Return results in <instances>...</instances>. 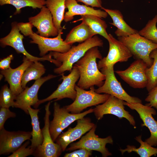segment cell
<instances>
[{
	"label": "cell",
	"mask_w": 157,
	"mask_h": 157,
	"mask_svg": "<svg viewBox=\"0 0 157 157\" xmlns=\"http://www.w3.org/2000/svg\"><path fill=\"white\" fill-rule=\"evenodd\" d=\"M46 0H0L1 6L10 4L14 6L16 8L14 15L21 12V9L26 7H30L33 9H41L45 5Z\"/></svg>",
	"instance_id": "obj_29"
},
{
	"label": "cell",
	"mask_w": 157,
	"mask_h": 157,
	"mask_svg": "<svg viewBox=\"0 0 157 157\" xmlns=\"http://www.w3.org/2000/svg\"><path fill=\"white\" fill-rule=\"evenodd\" d=\"M75 89L76 91L75 99L71 104L64 107L72 113H79L87 107L103 104L110 95L106 93H97L94 86L91 87L89 90L87 91L76 85Z\"/></svg>",
	"instance_id": "obj_4"
},
{
	"label": "cell",
	"mask_w": 157,
	"mask_h": 157,
	"mask_svg": "<svg viewBox=\"0 0 157 157\" xmlns=\"http://www.w3.org/2000/svg\"><path fill=\"white\" fill-rule=\"evenodd\" d=\"M63 79L56 90L46 98L39 100L35 108H37L41 104L55 99L56 101L65 98H68L74 101L76 97V91L75 89L76 83L79 78L80 74L78 69L73 66L70 73L65 76L63 73L60 74Z\"/></svg>",
	"instance_id": "obj_7"
},
{
	"label": "cell",
	"mask_w": 157,
	"mask_h": 157,
	"mask_svg": "<svg viewBox=\"0 0 157 157\" xmlns=\"http://www.w3.org/2000/svg\"><path fill=\"white\" fill-rule=\"evenodd\" d=\"M63 29L62 28L60 29L58 35L53 38L41 36L33 31L29 36L32 39L30 43L38 45L41 56H45L49 51L66 52L71 48L72 46L66 43L62 38Z\"/></svg>",
	"instance_id": "obj_14"
},
{
	"label": "cell",
	"mask_w": 157,
	"mask_h": 157,
	"mask_svg": "<svg viewBox=\"0 0 157 157\" xmlns=\"http://www.w3.org/2000/svg\"><path fill=\"white\" fill-rule=\"evenodd\" d=\"M77 2H81L85 5L91 6L92 7H97L101 8L102 2L101 0H76Z\"/></svg>",
	"instance_id": "obj_38"
},
{
	"label": "cell",
	"mask_w": 157,
	"mask_h": 157,
	"mask_svg": "<svg viewBox=\"0 0 157 157\" xmlns=\"http://www.w3.org/2000/svg\"><path fill=\"white\" fill-rule=\"evenodd\" d=\"M103 10L106 12L112 18L113 22L110 24L116 27L115 32L118 37H127L131 35L138 33V31L130 26L124 21L123 15L119 10L110 9L102 7Z\"/></svg>",
	"instance_id": "obj_22"
},
{
	"label": "cell",
	"mask_w": 157,
	"mask_h": 157,
	"mask_svg": "<svg viewBox=\"0 0 157 157\" xmlns=\"http://www.w3.org/2000/svg\"><path fill=\"white\" fill-rule=\"evenodd\" d=\"M16 114L11 111L8 108L1 107L0 109V130L4 128L6 120L10 117H15Z\"/></svg>",
	"instance_id": "obj_34"
},
{
	"label": "cell",
	"mask_w": 157,
	"mask_h": 157,
	"mask_svg": "<svg viewBox=\"0 0 157 157\" xmlns=\"http://www.w3.org/2000/svg\"><path fill=\"white\" fill-rule=\"evenodd\" d=\"M117 39L128 48L136 59L143 60L148 67L152 65L153 60L150 57V55L153 50L157 49V43L138 33L127 37H118Z\"/></svg>",
	"instance_id": "obj_3"
},
{
	"label": "cell",
	"mask_w": 157,
	"mask_h": 157,
	"mask_svg": "<svg viewBox=\"0 0 157 157\" xmlns=\"http://www.w3.org/2000/svg\"><path fill=\"white\" fill-rule=\"evenodd\" d=\"M17 26L20 31L25 36H29L33 32V25L30 22L17 23Z\"/></svg>",
	"instance_id": "obj_37"
},
{
	"label": "cell",
	"mask_w": 157,
	"mask_h": 157,
	"mask_svg": "<svg viewBox=\"0 0 157 157\" xmlns=\"http://www.w3.org/2000/svg\"><path fill=\"white\" fill-rule=\"evenodd\" d=\"M50 104L49 101L45 106V113L44 118V125L42 130L43 141L42 144L35 149L33 155L35 157H57L63 151L60 146L53 141L50 133L49 117L51 115L49 110Z\"/></svg>",
	"instance_id": "obj_11"
},
{
	"label": "cell",
	"mask_w": 157,
	"mask_h": 157,
	"mask_svg": "<svg viewBox=\"0 0 157 157\" xmlns=\"http://www.w3.org/2000/svg\"><path fill=\"white\" fill-rule=\"evenodd\" d=\"M102 56L98 47L88 50L84 55L75 63L74 66L78 69L80 74L77 85L88 89L92 86L100 87L104 84L105 76L99 70L96 63L97 58L101 59Z\"/></svg>",
	"instance_id": "obj_1"
},
{
	"label": "cell",
	"mask_w": 157,
	"mask_h": 157,
	"mask_svg": "<svg viewBox=\"0 0 157 157\" xmlns=\"http://www.w3.org/2000/svg\"><path fill=\"white\" fill-rule=\"evenodd\" d=\"M53 107V118L50 122L49 131L54 142L62 131L71 124L94 112V109L91 108L79 113H70L64 107H60L56 102L54 103Z\"/></svg>",
	"instance_id": "obj_5"
},
{
	"label": "cell",
	"mask_w": 157,
	"mask_h": 157,
	"mask_svg": "<svg viewBox=\"0 0 157 157\" xmlns=\"http://www.w3.org/2000/svg\"><path fill=\"white\" fill-rule=\"evenodd\" d=\"M148 67L142 60L136 59L126 69L117 70L115 73L124 82L134 88H146L148 83V78L146 70Z\"/></svg>",
	"instance_id": "obj_9"
},
{
	"label": "cell",
	"mask_w": 157,
	"mask_h": 157,
	"mask_svg": "<svg viewBox=\"0 0 157 157\" xmlns=\"http://www.w3.org/2000/svg\"><path fill=\"white\" fill-rule=\"evenodd\" d=\"M124 101L110 95L108 99L101 105H98L94 109L96 119L99 120L106 114H112L119 119L124 118L130 124L135 128V122L133 117L124 109Z\"/></svg>",
	"instance_id": "obj_12"
},
{
	"label": "cell",
	"mask_w": 157,
	"mask_h": 157,
	"mask_svg": "<svg viewBox=\"0 0 157 157\" xmlns=\"http://www.w3.org/2000/svg\"><path fill=\"white\" fill-rule=\"evenodd\" d=\"M65 5L68 11L65 13L63 20L66 22L72 20L76 15H92L105 18L108 15L103 10L95 9L92 7L80 4L76 0H65Z\"/></svg>",
	"instance_id": "obj_21"
},
{
	"label": "cell",
	"mask_w": 157,
	"mask_h": 157,
	"mask_svg": "<svg viewBox=\"0 0 157 157\" xmlns=\"http://www.w3.org/2000/svg\"><path fill=\"white\" fill-rule=\"evenodd\" d=\"M40 9L38 14L28 18L29 22L37 28L40 36L47 38L57 36L59 31L54 26L50 11L45 6Z\"/></svg>",
	"instance_id": "obj_19"
},
{
	"label": "cell",
	"mask_w": 157,
	"mask_h": 157,
	"mask_svg": "<svg viewBox=\"0 0 157 157\" xmlns=\"http://www.w3.org/2000/svg\"><path fill=\"white\" fill-rule=\"evenodd\" d=\"M77 124L74 127H69L66 132L61 134L56 141L61 147L63 151L72 142L79 139L95 125L88 117H83L76 120Z\"/></svg>",
	"instance_id": "obj_18"
},
{
	"label": "cell",
	"mask_w": 157,
	"mask_h": 157,
	"mask_svg": "<svg viewBox=\"0 0 157 157\" xmlns=\"http://www.w3.org/2000/svg\"><path fill=\"white\" fill-rule=\"evenodd\" d=\"M23 61L21 65L15 69L10 67L1 71V74L5 78V80L9 84L10 88L16 96L24 90L21 85L23 75L26 69L33 62L25 56L23 57Z\"/></svg>",
	"instance_id": "obj_20"
},
{
	"label": "cell",
	"mask_w": 157,
	"mask_h": 157,
	"mask_svg": "<svg viewBox=\"0 0 157 157\" xmlns=\"http://www.w3.org/2000/svg\"><path fill=\"white\" fill-rule=\"evenodd\" d=\"M57 76L49 74L47 76L36 80L30 87H26L21 93L16 96L14 107L20 108L26 114H29L28 108L31 106L35 108L39 100L38 94L40 87L45 82Z\"/></svg>",
	"instance_id": "obj_16"
},
{
	"label": "cell",
	"mask_w": 157,
	"mask_h": 157,
	"mask_svg": "<svg viewBox=\"0 0 157 157\" xmlns=\"http://www.w3.org/2000/svg\"><path fill=\"white\" fill-rule=\"evenodd\" d=\"M16 22H13L11 24V29L10 32L6 36L0 39L1 46L3 47L7 46L13 48L17 53H21L29 60L34 62L36 61L47 60L52 63L56 65L58 62L49 54L39 58L32 56L28 53L24 47L23 40L24 35L20 33L17 26Z\"/></svg>",
	"instance_id": "obj_10"
},
{
	"label": "cell",
	"mask_w": 157,
	"mask_h": 157,
	"mask_svg": "<svg viewBox=\"0 0 157 157\" xmlns=\"http://www.w3.org/2000/svg\"><path fill=\"white\" fill-rule=\"evenodd\" d=\"M92 151L84 149H79L70 153H66L65 157H88L92 155Z\"/></svg>",
	"instance_id": "obj_36"
},
{
	"label": "cell",
	"mask_w": 157,
	"mask_h": 157,
	"mask_svg": "<svg viewBox=\"0 0 157 157\" xmlns=\"http://www.w3.org/2000/svg\"><path fill=\"white\" fill-rule=\"evenodd\" d=\"M157 15L149 20L145 26L138 31L141 35L157 43Z\"/></svg>",
	"instance_id": "obj_31"
},
{
	"label": "cell",
	"mask_w": 157,
	"mask_h": 157,
	"mask_svg": "<svg viewBox=\"0 0 157 157\" xmlns=\"http://www.w3.org/2000/svg\"><path fill=\"white\" fill-rule=\"evenodd\" d=\"M95 35L89 26L82 22L70 31L64 40L67 44L72 45L78 42H83Z\"/></svg>",
	"instance_id": "obj_23"
},
{
	"label": "cell",
	"mask_w": 157,
	"mask_h": 157,
	"mask_svg": "<svg viewBox=\"0 0 157 157\" xmlns=\"http://www.w3.org/2000/svg\"><path fill=\"white\" fill-rule=\"evenodd\" d=\"M31 132L10 131L4 128L0 130V155L13 153L26 140H30Z\"/></svg>",
	"instance_id": "obj_17"
},
{
	"label": "cell",
	"mask_w": 157,
	"mask_h": 157,
	"mask_svg": "<svg viewBox=\"0 0 157 157\" xmlns=\"http://www.w3.org/2000/svg\"><path fill=\"white\" fill-rule=\"evenodd\" d=\"M96 126L95 125L78 142L73 143L70 147L66 149L67 151H71L80 149H84L100 152L102 157H107L112 154L106 147L107 144H113V140L111 136L105 138H99L95 134Z\"/></svg>",
	"instance_id": "obj_8"
},
{
	"label": "cell",
	"mask_w": 157,
	"mask_h": 157,
	"mask_svg": "<svg viewBox=\"0 0 157 157\" xmlns=\"http://www.w3.org/2000/svg\"><path fill=\"white\" fill-rule=\"evenodd\" d=\"M28 114L31 119L32 131L31 132V147L35 149L41 144L43 141L42 130L40 129L38 114L40 109H33L31 107L28 108Z\"/></svg>",
	"instance_id": "obj_24"
},
{
	"label": "cell",
	"mask_w": 157,
	"mask_h": 157,
	"mask_svg": "<svg viewBox=\"0 0 157 157\" xmlns=\"http://www.w3.org/2000/svg\"><path fill=\"white\" fill-rule=\"evenodd\" d=\"M145 101L148 102L146 105L154 107L157 110V85L149 92Z\"/></svg>",
	"instance_id": "obj_35"
},
{
	"label": "cell",
	"mask_w": 157,
	"mask_h": 157,
	"mask_svg": "<svg viewBox=\"0 0 157 157\" xmlns=\"http://www.w3.org/2000/svg\"><path fill=\"white\" fill-rule=\"evenodd\" d=\"M107 40L109 44L108 52L106 57L99 61L97 66L99 69L114 65L118 62H126L133 56L128 48L111 34H109V38Z\"/></svg>",
	"instance_id": "obj_13"
},
{
	"label": "cell",
	"mask_w": 157,
	"mask_h": 157,
	"mask_svg": "<svg viewBox=\"0 0 157 157\" xmlns=\"http://www.w3.org/2000/svg\"><path fill=\"white\" fill-rule=\"evenodd\" d=\"M14 58L13 54H11L6 58L1 59L0 62V68L1 70H5L10 67V64Z\"/></svg>",
	"instance_id": "obj_39"
},
{
	"label": "cell",
	"mask_w": 157,
	"mask_h": 157,
	"mask_svg": "<svg viewBox=\"0 0 157 157\" xmlns=\"http://www.w3.org/2000/svg\"><path fill=\"white\" fill-rule=\"evenodd\" d=\"M124 103V105L137 111L143 122L141 126H145L149 129L151 135L145 141L151 146H157V121L152 116L153 115L156 114L155 110L152 107L143 105L142 103H129L125 101Z\"/></svg>",
	"instance_id": "obj_15"
},
{
	"label": "cell",
	"mask_w": 157,
	"mask_h": 157,
	"mask_svg": "<svg viewBox=\"0 0 157 157\" xmlns=\"http://www.w3.org/2000/svg\"><path fill=\"white\" fill-rule=\"evenodd\" d=\"M114 65L105 67L101 69V72L105 76L104 84L95 91L97 93H105L113 95L129 103H142L138 98L131 96L124 90L115 74Z\"/></svg>",
	"instance_id": "obj_6"
},
{
	"label": "cell",
	"mask_w": 157,
	"mask_h": 157,
	"mask_svg": "<svg viewBox=\"0 0 157 157\" xmlns=\"http://www.w3.org/2000/svg\"><path fill=\"white\" fill-rule=\"evenodd\" d=\"M65 0H46L45 6L51 13L55 26L59 31L65 14Z\"/></svg>",
	"instance_id": "obj_25"
},
{
	"label": "cell",
	"mask_w": 157,
	"mask_h": 157,
	"mask_svg": "<svg viewBox=\"0 0 157 157\" xmlns=\"http://www.w3.org/2000/svg\"><path fill=\"white\" fill-rule=\"evenodd\" d=\"M29 143V142L27 141L25 142L17 150L14 152L12 153L8 157H26L33 155L35 149L31 147L30 145L27 147Z\"/></svg>",
	"instance_id": "obj_33"
},
{
	"label": "cell",
	"mask_w": 157,
	"mask_h": 157,
	"mask_svg": "<svg viewBox=\"0 0 157 157\" xmlns=\"http://www.w3.org/2000/svg\"><path fill=\"white\" fill-rule=\"evenodd\" d=\"M135 139L140 144L138 148L133 145H127L126 148L123 149H120V151L122 154L125 152L129 153L134 151L137 153L141 157H150L153 155L157 154V148H154L148 144L146 141L143 142L142 140V135L136 137Z\"/></svg>",
	"instance_id": "obj_27"
},
{
	"label": "cell",
	"mask_w": 157,
	"mask_h": 157,
	"mask_svg": "<svg viewBox=\"0 0 157 157\" xmlns=\"http://www.w3.org/2000/svg\"><path fill=\"white\" fill-rule=\"evenodd\" d=\"M150 57L153 59V61L152 65L146 70L148 80L146 88L148 92L157 85V49L151 52Z\"/></svg>",
	"instance_id": "obj_30"
},
{
	"label": "cell",
	"mask_w": 157,
	"mask_h": 157,
	"mask_svg": "<svg viewBox=\"0 0 157 157\" xmlns=\"http://www.w3.org/2000/svg\"><path fill=\"white\" fill-rule=\"evenodd\" d=\"M45 70L44 65L38 61L33 62L26 69L23 75L21 81L23 88L24 89L26 88V85L29 81L41 78Z\"/></svg>",
	"instance_id": "obj_28"
},
{
	"label": "cell",
	"mask_w": 157,
	"mask_h": 157,
	"mask_svg": "<svg viewBox=\"0 0 157 157\" xmlns=\"http://www.w3.org/2000/svg\"><path fill=\"white\" fill-rule=\"evenodd\" d=\"M16 97L7 85H5L2 87L0 91V107L8 108L10 107H14V100Z\"/></svg>",
	"instance_id": "obj_32"
},
{
	"label": "cell",
	"mask_w": 157,
	"mask_h": 157,
	"mask_svg": "<svg viewBox=\"0 0 157 157\" xmlns=\"http://www.w3.org/2000/svg\"><path fill=\"white\" fill-rule=\"evenodd\" d=\"M103 44V40L95 35L76 46H72L66 52L51 51L49 54L62 63L60 66L54 69V72L60 74L67 71L71 72L74 65L81 58L88 50L94 47H102Z\"/></svg>",
	"instance_id": "obj_2"
},
{
	"label": "cell",
	"mask_w": 157,
	"mask_h": 157,
	"mask_svg": "<svg viewBox=\"0 0 157 157\" xmlns=\"http://www.w3.org/2000/svg\"><path fill=\"white\" fill-rule=\"evenodd\" d=\"M81 18L77 21H82L85 23L95 35H99L107 40L109 38V34L106 31L108 27L106 22L101 18L92 15L81 16Z\"/></svg>",
	"instance_id": "obj_26"
}]
</instances>
